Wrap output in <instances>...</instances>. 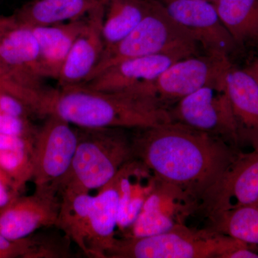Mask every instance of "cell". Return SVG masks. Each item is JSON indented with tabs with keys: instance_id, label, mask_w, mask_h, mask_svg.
Masks as SVG:
<instances>
[{
	"instance_id": "25",
	"label": "cell",
	"mask_w": 258,
	"mask_h": 258,
	"mask_svg": "<svg viewBox=\"0 0 258 258\" xmlns=\"http://www.w3.org/2000/svg\"><path fill=\"white\" fill-rule=\"evenodd\" d=\"M69 241L42 235L10 240L0 234V258L69 257Z\"/></svg>"
},
{
	"instance_id": "9",
	"label": "cell",
	"mask_w": 258,
	"mask_h": 258,
	"mask_svg": "<svg viewBox=\"0 0 258 258\" xmlns=\"http://www.w3.org/2000/svg\"><path fill=\"white\" fill-rule=\"evenodd\" d=\"M199 204L178 186L158 178L155 187L123 237H148L185 225Z\"/></svg>"
},
{
	"instance_id": "3",
	"label": "cell",
	"mask_w": 258,
	"mask_h": 258,
	"mask_svg": "<svg viewBox=\"0 0 258 258\" xmlns=\"http://www.w3.org/2000/svg\"><path fill=\"white\" fill-rule=\"evenodd\" d=\"M247 244L210 229L182 225L148 237L116 238L106 258H233Z\"/></svg>"
},
{
	"instance_id": "33",
	"label": "cell",
	"mask_w": 258,
	"mask_h": 258,
	"mask_svg": "<svg viewBox=\"0 0 258 258\" xmlns=\"http://www.w3.org/2000/svg\"><path fill=\"white\" fill-rule=\"evenodd\" d=\"M256 203H258V200H257V202H256Z\"/></svg>"
},
{
	"instance_id": "2",
	"label": "cell",
	"mask_w": 258,
	"mask_h": 258,
	"mask_svg": "<svg viewBox=\"0 0 258 258\" xmlns=\"http://www.w3.org/2000/svg\"><path fill=\"white\" fill-rule=\"evenodd\" d=\"M54 115L79 128L142 129L172 121L168 108L141 86L98 91L81 86L50 89L39 116Z\"/></svg>"
},
{
	"instance_id": "27",
	"label": "cell",
	"mask_w": 258,
	"mask_h": 258,
	"mask_svg": "<svg viewBox=\"0 0 258 258\" xmlns=\"http://www.w3.org/2000/svg\"><path fill=\"white\" fill-rule=\"evenodd\" d=\"M39 128L30 118L15 115L0 114V134L34 139L36 138Z\"/></svg>"
},
{
	"instance_id": "18",
	"label": "cell",
	"mask_w": 258,
	"mask_h": 258,
	"mask_svg": "<svg viewBox=\"0 0 258 258\" xmlns=\"http://www.w3.org/2000/svg\"><path fill=\"white\" fill-rule=\"evenodd\" d=\"M117 176L119 191L118 228L125 233L135 222L155 187L158 177L144 163L136 158L125 163Z\"/></svg>"
},
{
	"instance_id": "29",
	"label": "cell",
	"mask_w": 258,
	"mask_h": 258,
	"mask_svg": "<svg viewBox=\"0 0 258 258\" xmlns=\"http://www.w3.org/2000/svg\"><path fill=\"white\" fill-rule=\"evenodd\" d=\"M19 196L12 189L9 183L0 173V208L10 203L13 199Z\"/></svg>"
},
{
	"instance_id": "11",
	"label": "cell",
	"mask_w": 258,
	"mask_h": 258,
	"mask_svg": "<svg viewBox=\"0 0 258 258\" xmlns=\"http://www.w3.org/2000/svg\"><path fill=\"white\" fill-rule=\"evenodd\" d=\"M258 200V148L237 153L220 179L209 190L201 207L208 217Z\"/></svg>"
},
{
	"instance_id": "7",
	"label": "cell",
	"mask_w": 258,
	"mask_h": 258,
	"mask_svg": "<svg viewBox=\"0 0 258 258\" xmlns=\"http://www.w3.org/2000/svg\"><path fill=\"white\" fill-rule=\"evenodd\" d=\"M232 64L228 56L207 53L176 61L153 82L145 83L149 95L169 110L197 90L225 79Z\"/></svg>"
},
{
	"instance_id": "26",
	"label": "cell",
	"mask_w": 258,
	"mask_h": 258,
	"mask_svg": "<svg viewBox=\"0 0 258 258\" xmlns=\"http://www.w3.org/2000/svg\"><path fill=\"white\" fill-rule=\"evenodd\" d=\"M209 218L210 230L258 246V203L225 210Z\"/></svg>"
},
{
	"instance_id": "17",
	"label": "cell",
	"mask_w": 258,
	"mask_h": 258,
	"mask_svg": "<svg viewBox=\"0 0 258 258\" xmlns=\"http://www.w3.org/2000/svg\"><path fill=\"white\" fill-rule=\"evenodd\" d=\"M118 212L119 191L116 174L93 197L87 237L88 257L106 258V252L116 239L115 231L118 227Z\"/></svg>"
},
{
	"instance_id": "12",
	"label": "cell",
	"mask_w": 258,
	"mask_h": 258,
	"mask_svg": "<svg viewBox=\"0 0 258 258\" xmlns=\"http://www.w3.org/2000/svg\"><path fill=\"white\" fill-rule=\"evenodd\" d=\"M60 206L59 190L35 188L0 208V234L10 240L25 238L42 227H55Z\"/></svg>"
},
{
	"instance_id": "28",
	"label": "cell",
	"mask_w": 258,
	"mask_h": 258,
	"mask_svg": "<svg viewBox=\"0 0 258 258\" xmlns=\"http://www.w3.org/2000/svg\"><path fill=\"white\" fill-rule=\"evenodd\" d=\"M0 114L30 118L34 114L23 101L9 93H0Z\"/></svg>"
},
{
	"instance_id": "31",
	"label": "cell",
	"mask_w": 258,
	"mask_h": 258,
	"mask_svg": "<svg viewBox=\"0 0 258 258\" xmlns=\"http://www.w3.org/2000/svg\"><path fill=\"white\" fill-rule=\"evenodd\" d=\"M245 70L254 78L258 84V59L249 64Z\"/></svg>"
},
{
	"instance_id": "30",
	"label": "cell",
	"mask_w": 258,
	"mask_h": 258,
	"mask_svg": "<svg viewBox=\"0 0 258 258\" xmlns=\"http://www.w3.org/2000/svg\"><path fill=\"white\" fill-rule=\"evenodd\" d=\"M15 88V81L13 76L0 64V93H12Z\"/></svg>"
},
{
	"instance_id": "13",
	"label": "cell",
	"mask_w": 258,
	"mask_h": 258,
	"mask_svg": "<svg viewBox=\"0 0 258 258\" xmlns=\"http://www.w3.org/2000/svg\"><path fill=\"white\" fill-rule=\"evenodd\" d=\"M0 64L15 77L35 89H45L40 49L32 27L13 17L0 18Z\"/></svg>"
},
{
	"instance_id": "23",
	"label": "cell",
	"mask_w": 258,
	"mask_h": 258,
	"mask_svg": "<svg viewBox=\"0 0 258 258\" xmlns=\"http://www.w3.org/2000/svg\"><path fill=\"white\" fill-rule=\"evenodd\" d=\"M152 0H106L102 35L105 49L123 40L152 8Z\"/></svg>"
},
{
	"instance_id": "32",
	"label": "cell",
	"mask_w": 258,
	"mask_h": 258,
	"mask_svg": "<svg viewBox=\"0 0 258 258\" xmlns=\"http://www.w3.org/2000/svg\"><path fill=\"white\" fill-rule=\"evenodd\" d=\"M205 1L211 2V3H215L216 0H205Z\"/></svg>"
},
{
	"instance_id": "16",
	"label": "cell",
	"mask_w": 258,
	"mask_h": 258,
	"mask_svg": "<svg viewBox=\"0 0 258 258\" xmlns=\"http://www.w3.org/2000/svg\"><path fill=\"white\" fill-rule=\"evenodd\" d=\"M226 84L240 145L258 148V84L246 71L231 64Z\"/></svg>"
},
{
	"instance_id": "20",
	"label": "cell",
	"mask_w": 258,
	"mask_h": 258,
	"mask_svg": "<svg viewBox=\"0 0 258 258\" xmlns=\"http://www.w3.org/2000/svg\"><path fill=\"white\" fill-rule=\"evenodd\" d=\"M106 0H32L13 18L30 27L58 25L82 19Z\"/></svg>"
},
{
	"instance_id": "10",
	"label": "cell",
	"mask_w": 258,
	"mask_h": 258,
	"mask_svg": "<svg viewBox=\"0 0 258 258\" xmlns=\"http://www.w3.org/2000/svg\"><path fill=\"white\" fill-rule=\"evenodd\" d=\"M206 53L228 56L237 45L227 31L215 5L205 0H157Z\"/></svg>"
},
{
	"instance_id": "19",
	"label": "cell",
	"mask_w": 258,
	"mask_h": 258,
	"mask_svg": "<svg viewBox=\"0 0 258 258\" xmlns=\"http://www.w3.org/2000/svg\"><path fill=\"white\" fill-rule=\"evenodd\" d=\"M86 19L48 25L32 27L40 49V62L45 79H57L73 44L85 25Z\"/></svg>"
},
{
	"instance_id": "21",
	"label": "cell",
	"mask_w": 258,
	"mask_h": 258,
	"mask_svg": "<svg viewBox=\"0 0 258 258\" xmlns=\"http://www.w3.org/2000/svg\"><path fill=\"white\" fill-rule=\"evenodd\" d=\"M35 140L0 134V173L18 195L33 178Z\"/></svg>"
},
{
	"instance_id": "15",
	"label": "cell",
	"mask_w": 258,
	"mask_h": 258,
	"mask_svg": "<svg viewBox=\"0 0 258 258\" xmlns=\"http://www.w3.org/2000/svg\"><path fill=\"white\" fill-rule=\"evenodd\" d=\"M106 3L86 16V25L61 68L57 79L60 88L79 86L86 82L99 62L105 49L102 25Z\"/></svg>"
},
{
	"instance_id": "14",
	"label": "cell",
	"mask_w": 258,
	"mask_h": 258,
	"mask_svg": "<svg viewBox=\"0 0 258 258\" xmlns=\"http://www.w3.org/2000/svg\"><path fill=\"white\" fill-rule=\"evenodd\" d=\"M198 54L188 51L134 57L108 68L79 86L98 91H118L153 82L169 66L184 57Z\"/></svg>"
},
{
	"instance_id": "24",
	"label": "cell",
	"mask_w": 258,
	"mask_h": 258,
	"mask_svg": "<svg viewBox=\"0 0 258 258\" xmlns=\"http://www.w3.org/2000/svg\"><path fill=\"white\" fill-rule=\"evenodd\" d=\"M213 3L237 45L258 43V0H216Z\"/></svg>"
},
{
	"instance_id": "8",
	"label": "cell",
	"mask_w": 258,
	"mask_h": 258,
	"mask_svg": "<svg viewBox=\"0 0 258 258\" xmlns=\"http://www.w3.org/2000/svg\"><path fill=\"white\" fill-rule=\"evenodd\" d=\"M38 129L34 144L35 188L60 189L71 169L79 142L78 128L60 117L50 115Z\"/></svg>"
},
{
	"instance_id": "6",
	"label": "cell",
	"mask_w": 258,
	"mask_h": 258,
	"mask_svg": "<svg viewBox=\"0 0 258 258\" xmlns=\"http://www.w3.org/2000/svg\"><path fill=\"white\" fill-rule=\"evenodd\" d=\"M169 112L172 121L211 134L236 149L240 147L226 76L181 98Z\"/></svg>"
},
{
	"instance_id": "4",
	"label": "cell",
	"mask_w": 258,
	"mask_h": 258,
	"mask_svg": "<svg viewBox=\"0 0 258 258\" xmlns=\"http://www.w3.org/2000/svg\"><path fill=\"white\" fill-rule=\"evenodd\" d=\"M79 142L71 169L60 189L89 192L106 185L134 159L132 138L124 128L78 127Z\"/></svg>"
},
{
	"instance_id": "22",
	"label": "cell",
	"mask_w": 258,
	"mask_h": 258,
	"mask_svg": "<svg viewBox=\"0 0 258 258\" xmlns=\"http://www.w3.org/2000/svg\"><path fill=\"white\" fill-rule=\"evenodd\" d=\"M60 206L55 227L87 253V237L93 197L89 192L60 189Z\"/></svg>"
},
{
	"instance_id": "1",
	"label": "cell",
	"mask_w": 258,
	"mask_h": 258,
	"mask_svg": "<svg viewBox=\"0 0 258 258\" xmlns=\"http://www.w3.org/2000/svg\"><path fill=\"white\" fill-rule=\"evenodd\" d=\"M138 130L132 138L134 157L200 203L239 152L222 139L178 122Z\"/></svg>"
},
{
	"instance_id": "5",
	"label": "cell",
	"mask_w": 258,
	"mask_h": 258,
	"mask_svg": "<svg viewBox=\"0 0 258 258\" xmlns=\"http://www.w3.org/2000/svg\"><path fill=\"white\" fill-rule=\"evenodd\" d=\"M200 46L186 30L169 16L157 0H152V8L142 22L123 40L103 51L87 81L127 59L174 51L199 54Z\"/></svg>"
}]
</instances>
